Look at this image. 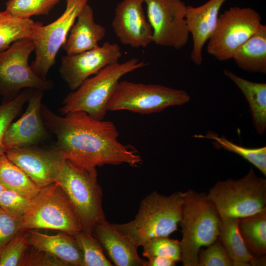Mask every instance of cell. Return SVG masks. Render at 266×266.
<instances>
[{"label":"cell","instance_id":"6da1fadb","mask_svg":"<svg viewBox=\"0 0 266 266\" xmlns=\"http://www.w3.org/2000/svg\"><path fill=\"white\" fill-rule=\"evenodd\" d=\"M40 113L64 159L89 169L123 164L137 167L142 163L133 146L119 141V132L111 121L96 119L82 111L61 116L43 104Z\"/></svg>","mask_w":266,"mask_h":266},{"label":"cell","instance_id":"7a4b0ae2","mask_svg":"<svg viewBox=\"0 0 266 266\" xmlns=\"http://www.w3.org/2000/svg\"><path fill=\"white\" fill-rule=\"evenodd\" d=\"M184 197L181 192L164 196L154 191L141 200L133 220L112 225L137 248L152 238L168 236L181 220Z\"/></svg>","mask_w":266,"mask_h":266},{"label":"cell","instance_id":"3957f363","mask_svg":"<svg viewBox=\"0 0 266 266\" xmlns=\"http://www.w3.org/2000/svg\"><path fill=\"white\" fill-rule=\"evenodd\" d=\"M221 219L206 194L189 189L184 192L180 241L184 266H198L201 247L218 239Z\"/></svg>","mask_w":266,"mask_h":266},{"label":"cell","instance_id":"277c9868","mask_svg":"<svg viewBox=\"0 0 266 266\" xmlns=\"http://www.w3.org/2000/svg\"><path fill=\"white\" fill-rule=\"evenodd\" d=\"M71 203L83 231L93 234L98 223L106 220L102 208V191L96 168L89 169L63 159L55 178Z\"/></svg>","mask_w":266,"mask_h":266},{"label":"cell","instance_id":"5b68a950","mask_svg":"<svg viewBox=\"0 0 266 266\" xmlns=\"http://www.w3.org/2000/svg\"><path fill=\"white\" fill-rule=\"evenodd\" d=\"M146 65L144 61L133 58L103 68L66 97L60 112L64 115L82 111L95 119L104 120L108 111V103L121 78Z\"/></svg>","mask_w":266,"mask_h":266},{"label":"cell","instance_id":"8992f818","mask_svg":"<svg viewBox=\"0 0 266 266\" xmlns=\"http://www.w3.org/2000/svg\"><path fill=\"white\" fill-rule=\"evenodd\" d=\"M206 195L220 219L246 218L266 209V179L251 168L240 179L217 182Z\"/></svg>","mask_w":266,"mask_h":266},{"label":"cell","instance_id":"52a82bcc","mask_svg":"<svg viewBox=\"0 0 266 266\" xmlns=\"http://www.w3.org/2000/svg\"><path fill=\"white\" fill-rule=\"evenodd\" d=\"M20 219L21 231L51 229L74 235L83 231L71 203L56 182L41 189Z\"/></svg>","mask_w":266,"mask_h":266},{"label":"cell","instance_id":"ba28073f","mask_svg":"<svg viewBox=\"0 0 266 266\" xmlns=\"http://www.w3.org/2000/svg\"><path fill=\"white\" fill-rule=\"evenodd\" d=\"M190 100V95L183 90L123 80L120 81L110 98L107 110L149 114L168 107L183 105Z\"/></svg>","mask_w":266,"mask_h":266},{"label":"cell","instance_id":"9c48e42d","mask_svg":"<svg viewBox=\"0 0 266 266\" xmlns=\"http://www.w3.org/2000/svg\"><path fill=\"white\" fill-rule=\"evenodd\" d=\"M262 18L251 7H231L219 15L208 39L207 51L220 61L233 58L236 50L259 29Z\"/></svg>","mask_w":266,"mask_h":266},{"label":"cell","instance_id":"30bf717a","mask_svg":"<svg viewBox=\"0 0 266 266\" xmlns=\"http://www.w3.org/2000/svg\"><path fill=\"white\" fill-rule=\"evenodd\" d=\"M89 0H66L65 10L56 20L35 27L30 38L34 45L35 57L30 66L39 77L46 76L55 64L56 57L82 9Z\"/></svg>","mask_w":266,"mask_h":266},{"label":"cell","instance_id":"8fae6325","mask_svg":"<svg viewBox=\"0 0 266 266\" xmlns=\"http://www.w3.org/2000/svg\"><path fill=\"white\" fill-rule=\"evenodd\" d=\"M34 50L33 42L26 38L13 43L0 53V95L4 98L12 99L24 88L43 91L52 88V82L38 76L29 65V58Z\"/></svg>","mask_w":266,"mask_h":266},{"label":"cell","instance_id":"7c38bea8","mask_svg":"<svg viewBox=\"0 0 266 266\" xmlns=\"http://www.w3.org/2000/svg\"><path fill=\"white\" fill-rule=\"evenodd\" d=\"M153 31L152 42L179 50L187 43V5L182 0H144Z\"/></svg>","mask_w":266,"mask_h":266},{"label":"cell","instance_id":"4fadbf2b","mask_svg":"<svg viewBox=\"0 0 266 266\" xmlns=\"http://www.w3.org/2000/svg\"><path fill=\"white\" fill-rule=\"evenodd\" d=\"M122 56L119 46L107 41L89 50L62 56L59 70L70 89L74 91L103 68L119 63Z\"/></svg>","mask_w":266,"mask_h":266},{"label":"cell","instance_id":"5bb4252c","mask_svg":"<svg viewBox=\"0 0 266 266\" xmlns=\"http://www.w3.org/2000/svg\"><path fill=\"white\" fill-rule=\"evenodd\" d=\"M144 0L118 3L111 26L120 42L133 48H146L152 43L153 31L144 15Z\"/></svg>","mask_w":266,"mask_h":266},{"label":"cell","instance_id":"9a60e30c","mask_svg":"<svg viewBox=\"0 0 266 266\" xmlns=\"http://www.w3.org/2000/svg\"><path fill=\"white\" fill-rule=\"evenodd\" d=\"M7 157L21 169L40 188L55 183L63 158L55 147L44 150L33 146L8 149Z\"/></svg>","mask_w":266,"mask_h":266},{"label":"cell","instance_id":"2e32d148","mask_svg":"<svg viewBox=\"0 0 266 266\" xmlns=\"http://www.w3.org/2000/svg\"><path fill=\"white\" fill-rule=\"evenodd\" d=\"M43 96V91L31 89L26 110L18 120L10 125L5 133L3 144L5 150L34 146L46 138V128L40 113Z\"/></svg>","mask_w":266,"mask_h":266},{"label":"cell","instance_id":"e0dca14e","mask_svg":"<svg viewBox=\"0 0 266 266\" xmlns=\"http://www.w3.org/2000/svg\"><path fill=\"white\" fill-rule=\"evenodd\" d=\"M227 0H208L197 7L187 6L186 21L193 40L190 58L197 66L202 64L203 48L213 33L220 10Z\"/></svg>","mask_w":266,"mask_h":266},{"label":"cell","instance_id":"ac0fdd59","mask_svg":"<svg viewBox=\"0 0 266 266\" xmlns=\"http://www.w3.org/2000/svg\"><path fill=\"white\" fill-rule=\"evenodd\" d=\"M93 234L101 244L113 265L146 266L145 260L137 253V248L106 220L95 226Z\"/></svg>","mask_w":266,"mask_h":266},{"label":"cell","instance_id":"d6986e66","mask_svg":"<svg viewBox=\"0 0 266 266\" xmlns=\"http://www.w3.org/2000/svg\"><path fill=\"white\" fill-rule=\"evenodd\" d=\"M105 34V29L95 22L94 10L87 3L78 14L62 48L66 55L76 54L99 46Z\"/></svg>","mask_w":266,"mask_h":266},{"label":"cell","instance_id":"ffe728a7","mask_svg":"<svg viewBox=\"0 0 266 266\" xmlns=\"http://www.w3.org/2000/svg\"><path fill=\"white\" fill-rule=\"evenodd\" d=\"M29 246L47 253L68 266H83V255L73 235L65 233L48 235L28 231Z\"/></svg>","mask_w":266,"mask_h":266},{"label":"cell","instance_id":"44dd1931","mask_svg":"<svg viewBox=\"0 0 266 266\" xmlns=\"http://www.w3.org/2000/svg\"><path fill=\"white\" fill-rule=\"evenodd\" d=\"M224 74L241 90L249 105L256 133L262 135L266 130V83L244 79L228 69Z\"/></svg>","mask_w":266,"mask_h":266},{"label":"cell","instance_id":"7402d4cb","mask_svg":"<svg viewBox=\"0 0 266 266\" xmlns=\"http://www.w3.org/2000/svg\"><path fill=\"white\" fill-rule=\"evenodd\" d=\"M241 69L266 73V26L258 30L234 52L233 58Z\"/></svg>","mask_w":266,"mask_h":266},{"label":"cell","instance_id":"603a6c76","mask_svg":"<svg viewBox=\"0 0 266 266\" xmlns=\"http://www.w3.org/2000/svg\"><path fill=\"white\" fill-rule=\"evenodd\" d=\"M237 226L243 241L253 258L266 253V209L253 215L238 219Z\"/></svg>","mask_w":266,"mask_h":266},{"label":"cell","instance_id":"cb8c5ba5","mask_svg":"<svg viewBox=\"0 0 266 266\" xmlns=\"http://www.w3.org/2000/svg\"><path fill=\"white\" fill-rule=\"evenodd\" d=\"M238 219H221L218 239L220 241L233 266H250L253 259L248 251L237 226Z\"/></svg>","mask_w":266,"mask_h":266},{"label":"cell","instance_id":"d4e9b609","mask_svg":"<svg viewBox=\"0 0 266 266\" xmlns=\"http://www.w3.org/2000/svg\"><path fill=\"white\" fill-rule=\"evenodd\" d=\"M0 183L6 189L31 198L35 197L41 190L5 153H0Z\"/></svg>","mask_w":266,"mask_h":266},{"label":"cell","instance_id":"484cf974","mask_svg":"<svg viewBox=\"0 0 266 266\" xmlns=\"http://www.w3.org/2000/svg\"><path fill=\"white\" fill-rule=\"evenodd\" d=\"M39 23L31 19L15 17L5 10L0 11V53L13 43L30 38L33 28Z\"/></svg>","mask_w":266,"mask_h":266},{"label":"cell","instance_id":"4316f807","mask_svg":"<svg viewBox=\"0 0 266 266\" xmlns=\"http://www.w3.org/2000/svg\"><path fill=\"white\" fill-rule=\"evenodd\" d=\"M198 138L212 139L213 143L228 151L235 153L248 161L266 176V147L247 148L236 144L225 136H219L215 133H208L205 135H195Z\"/></svg>","mask_w":266,"mask_h":266},{"label":"cell","instance_id":"83f0119b","mask_svg":"<svg viewBox=\"0 0 266 266\" xmlns=\"http://www.w3.org/2000/svg\"><path fill=\"white\" fill-rule=\"evenodd\" d=\"M73 236L82 253L83 266H113L106 257L101 244L93 234L82 231Z\"/></svg>","mask_w":266,"mask_h":266},{"label":"cell","instance_id":"f1b7e54d","mask_svg":"<svg viewBox=\"0 0 266 266\" xmlns=\"http://www.w3.org/2000/svg\"><path fill=\"white\" fill-rule=\"evenodd\" d=\"M60 0H8L5 11L20 19L33 16L47 15Z\"/></svg>","mask_w":266,"mask_h":266},{"label":"cell","instance_id":"f546056e","mask_svg":"<svg viewBox=\"0 0 266 266\" xmlns=\"http://www.w3.org/2000/svg\"><path fill=\"white\" fill-rule=\"evenodd\" d=\"M31 89H26L15 98L8 100L0 105V153H5L3 144L5 133L13 120L27 102Z\"/></svg>","mask_w":266,"mask_h":266},{"label":"cell","instance_id":"4dcf8cb0","mask_svg":"<svg viewBox=\"0 0 266 266\" xmlns=\"http://www.w3.org/2000/svg\"><path fill=\"white\" fill-rule=\"evenodd\" d=\"M144 257L148 259L155 257H166L176 262L181 260V246L178 240L171 239L168 236L152 238L142 246Z\"/></svg>","mask_w":266,"mask_h":266},{"label":"cell","instance_id":"1f68e13d","mask_svg":"<svg viewBox=\"0 0 266 266\" xmlns=\"http://www.w3.org/2000/svg\"><path fill=\"white\" fill-rule=\"evenodd\" d=\"M20 231L0 250V266H19L29 246L28 234Z\"/></svg>","mask_w":266,"mask_h":266},{"label":"cell","instance_id":"d6a6232c","mask_svg":"<svg viewBox=\"0 0 266 266\" xmlns=\"http://www.w3.org/2000/svg\"><path fill=\"white\" fill-rule=\"evenodd\" d=\"M33 199L16 191L6 189L0 194V206L21 218L28 210Z\"/></svg>","mask_w":266,"mask_h":266},{"label":"cell","instance_id":"836d02e7","mask_svg":"<svg viewBox=\"0 0 266 266\" xmlns=\"http://www.w3.org/2000/svg\"><path fill=\"white\" fill-rule=\"evenodd\" d=\"M200 251L198 266H232L233 261L220 241L217 239Z\"/></svg>","mask_w":266,"mask_h":266},{"label":"cell","instance_id":"e575fe53","mask_svg":"<svg viewBox=\"0 0 266 266\" xmlns=\"http://www.w3.org/2000/svg\"><path fill=\"white\" fill-rule=\"evenodd\" d=\"M21 219L0 206V250L21 231Z\"/></svg>","mask_w":266,"mask_h":266},{"label":"cell","instance_id":"d590c367","mask_svg":"<svg viewBox=\"0 0 266 266\" xmlns=\"http://www.w3.org/2000/svg\"><path fill=\"white\" fill-rule=\"evenodd\" d=\"M25 253L20 266H65L66 264L45 252L35 249Z\"/></svg>","mask_w":266,"mask_h":266},{"label":"cell","instance_id":"8d00e7d4","mask_svg":"<svg viewBox=\"0 0 266 266\" xmlns=\"http://www.w3.org/2000/svg\"><path fill=\"white\" fill-rule=\"evenodd\" d=\"M176 262L173 259L163 256L155 257L148 259L146 266H174Z\"/></svg>","mask_w":266,"mask_h":266},{"label":"cell","instance_id":"74e56055","mask_svg":"<svg viewBox=\"0 0 266 266\" xmlns=\"http://www.w3.org/2000/svg\"><path fill=\"white\" fill-rule=\"evenodd\" d=\"M6 189V188L1 183H0V194Z\"/></svg>","mask_w":266,"mask_h":266}]
</instances>
